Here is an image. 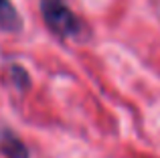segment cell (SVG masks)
<instances>
[{"mask_svg":"<svg viewBox=\"0 0 160 158\" xmlns=\"http://www.w3.org/2000/svg\"><path fill=\"white\" fill-rule=\"evenodd\" d=\"M41 12L55 35L75 37L81 32V22L67 4V0H41Z\"/></svg>","mask_w":160,"mask_h":158,"instance_id":"cell-1","label":"cell"},{"mask_svg":"<svg viewBox=\"0 0 160 158\" xmlns=\"http://www.w3.org/2000/svg\"><path fill=\"white\" fill-rule=\"evenodd\" d=\"M22 22H20V16L16 12V8L12 6L10 0H0V28L8 32H16L20 31Z\"/></svg>","mask_w":160,"mask_h":158,"instance_id":"cell-3","label":"cell"},{"mask_svg":"<svg viewBox=\"0 0 160 158\" xmlns=\"http://www.w3.org/2000/svg\"><path fill=\"white\" fill-rule=\"evenodd\" d=\"M0 150L4 152L6 158H28V150L12 132L0 134Z\"/></svg>","mask_w":160,"mask_h":158,"instance_id":"cell-2","label":"cell"}]
</instances>
